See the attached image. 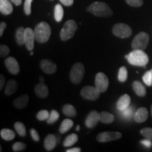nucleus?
I'll list each match as a JSON object with an SVG mask.
<instances>
[{
    "instance_id": "36",
    "label": "nucleus",
    "mask_w": 152,
    "mask_h": 152,
    "mask_svg": "<svg viewBox=\"0 0 152 152\" xmlns=\"http://www.w3.org/2000/svg\"><path fill=\"white\" fill-rule=\"evenodd\" d=\"M140 133L146 139H149V140L152 141V128H144L142 129L141 131H140Z\"/></svg>"
},
{
    "instance_id": "4",
    "label": "nucleus",
    "mask_w": 152,
    "mask_h": 152,
    "mask_svg": "<svg viewBox=\"0 0 152 152\" xmlns=\"http://www.w3.org/2000/svg\"><path fill=\"white\" fill-rule=\"evenodd\" d=\"M77 29V26L74 20H68L65 23L60 33L61 40L66 41L71 39Z\"/></svg>"
},
{
    "instance_id": "42",
    "label": "nucleus",
    "mask_w": 152,
    "mask_h": 152,
    "mask_svg": "<svg viewBox=\"0 0 152 152\" xmlns=\"http://www.w3.org/2000/svg\"><path fill=\"white\" fill-rule=\"evenodd\" d=\"M140 143L147 148H151L152 147L151 140H149V139H146V140H142V141H140Z\"/></svg>"
},
{
    "instance_id": "47",
    "label": "nucleus",
    "mask_w": 152,
    "mask_h": 152,
    "mask_svg": "<svg viewBox=\"0 0 152 152\" xmlns=\"http://www.w3.org/2000/svg\"><path fill=\"white\" fill-rule=\"evenodd\" d=\"M12 3H14L15 5L16 6H19L22 3V0H10Z\"/></svg>"
},
{
    "instance_id": "23",
    "label": "nucleus",
    "mask_w": 152,
    "mask_h": 152,
    "mask_svg": "<svg viewBox=\"0 0 152 152\" xmlns=\"http://www.w3.org/2000/svg\"><path fill=\"white\" fill-rule=\"evenodd\" d=\"M0 135L1 137L3 140H6V141H11V140H14L15 138V132L13 130H10V129H2L0 132Z\"/></svg>"
},
{
    "instance_id": "21",
    "label": "nucleus",
    "mask_w": 152,
    "mask_h": 152,
    "mask_svg": "<svg viewBox=\"0 0 152 152\" xmlns=\"http://www.w3.org/2000/svg\"><path fill=\"white\" fill-rule=\"evenodd\" d=\"M132 88L133 90L134 91V92L136 93V94L139 96H144L147 94V91H146L145 87H144V85H142V83L140 81H134L132 83Z\"/></svg>"
},
{
    "instance_id": "45",
    "label": "nucleus",
    "mask_w": 152,
    "mask_h": 152,
    "mask_svg": "<svg viewBox=\"0 0 152 152\" xmlns=\"http://www.w3.org/2000/svg\"><path fill=\"white\" fill-rule=\"evenodd\" d=\"M5 84V77L3 75H1V77H0V90L2 89L4 85Z\"/></svg>"
},
{
    "instance_id": "7",
    "label": "nucleus",
    "mask_w": 152,
    "mask_h": 152,
    "mask_svg": "<svg viewBox=\"0 0 152 152\" xmlns=\"http://www.w3.org/2000/svg\"><path fill=\"white\" fill-rule=\"evenodd\" d=\"M113 35L121 38L129 37L132 35V29L128 25L125 23H117L112 30Z\"/></svg>"
},
{
    "instance_id": "29",
    "label": "nucleus",
    "mask_w": 152,
    "mask_h": 152,
    "mask_svg": "<svg viewBox=\"0 0 152 152\" xmlns=\"http://www.w3.org/2000/svg\"><path fill=\"white\" fill-rule=\"evenodd\" d=\"M64 17V9L60 4H57L54 8V18L57 22H61Z\"/></svg>"
},
{
    "instance_id": "39",
    "label": "nucleus",
    "mask_w": 152,
    "mask_h": 152,
    "mask_svg": "<svg viewBox=\"0 0 152 152\" xmlns=\"http://www.w3.org/2000/svg\"><path fill=\"white\" fill-rule=\"evenodd\" d=\"M125 1L133 7H140L143 5V0H125Z\"/></svg>"
},
{
    "instance_id": "31",
    "label": "nucleus",
    "mask_w": 152,
    "mask_h": 152,
    "mask_svg": "<svg viewBox=\"0 0 152 152\" xmlns=\"http://www.w3.org/2000/svg\"><path fill=\"white\" fill-rule=\"evenodd\" d=\"M128 73L126 67L122 66V67L120 68L118 71V80L121 82V83H124L128 79Z\"/></svg>"
},
{
    "instance_id": "24",
    "label": "nucleus",
    "mask_w": 152,
    "mask_h": 152,
    "mask_svg": "<svg viewBox=\"0 0 152 152\" xmlns=\"http://www.w3.org/2000/svg\"><path fill=\"white\" fill-rule=\"evenodd\" d=\"M25 28L23 27L18 28L16 30V35H15V37H16V43L18 45H25Z\"/></svg>"
},
{
    "instance_id": "8",
    "label": "nucleus",
    "mask_w": 152,
    "mask_h": 152,
    "mask_svg": "<svg viewBox=\"0 0 152 152\" xmlns=\"http://www.w3.org/2000/svg\"><path fill=\"white\" fill-rule=\"evenodd\" d=\"M100 93V91L96 87L85 86L82 89L80 94L85 99L94 101L99 97Z\"/></svg>"
},
{
    "instance_id": "28",
    "label": "nucleus",
    "mask_w": 152,
    "mask_h": 152,
    "mask_svg": "<svg viewBox=\"0 0 152 152\" xmlns=\"http://www.w3.org/2000/svg\"><path fill=\"white\" fill-rule=\"evenodd\" d=\"M63 113L68 117H75L77 114V111L73 106L71 104H65L63 106Z\"/></svg>"
},
{
    "instance_id": "48",
    "label": "nucleus",
    "mask_w": 152,
    "mask_h": 152,
    "mask_svg": "<svg viewBox=\"0 0 152 152\" xmlns=\"http://www.w3.org/2000/svg\"><path fill=\"white\" fill-rule=\"evenodd\" d=\"M39 81L41 82V83H43V82L45 81V79H44V77H39Z\"/></svg>"
},
{
    "instance_id": "11",
    "label": "nucleus",
    "mask_w": 152,
    "mask_h": 152,
    "mask_svg": "<svg viewBox=\"0 0 152 152\" xmlns=\"http://www.w3.org/2000/svg\"><path fill=\"white\" fill-rule=\"evenodd\" d=\"M35 32L31 28H27L25 30V45L28 50L33 51L35 46Z\"/></svg>"
},
{
    "instance_id": "51",
    "label": "nucleus",
    "mask_w": 152,
    "mask_h": 152,
    "mask_svg": "<svg viewBox=\"0 0 152 152\" xmlns=\"http://www.w3.org/2000/svg\"><path fill=\"white\" fill-rule=\"evenodd\" d=\"M2 151V147H0V151Z\"/></svg>"
},
{
    "instance_id": "43",
    "label": "nucleus",
    "mask_w": 152,
    "mask_h": 152,
    "mask_svg": "<svg viewBox=\"0 0 152 152\" xmlns=\"http://www.w3.org/2000/svg\"><path fill=\"white\" fill-rule=\"evenodd\" d=\"M61 3L64 6H66V7H71V5H73L74 0H59Z\"/></svg>"
},
{
    "instance_id": "50",
    "label": "nucleus",
    "mask_w": 152,
    "mask_h": 152,
    "mask_svg": "<svg viewBox=\"0 0 152 152\" xmlns=\"http://www.w3.org/2000/svg\"><path fill=\"white\" fill-rule=\"evenodd\" d=\"M30 56H33V55L34 54V52H33V51H30Z\"/></svg>"
},
{
    "instance_id": "34",
    "label": "nucleus",
    "mask_w": 152,
    "mask_h": 152,
    "mask_svg": "<svg viewBox=\"0 0 152 152\" xmlns=\"http://www.w3.org/2000/svg\"><path fill=\"white\" fill-rule=\"evenodd\" d=\"M49 116V113L48 111H47V110H41V111L38 112L37 115H36L37 120H39V121H47V120L48 119Z\"/></svg>"
},
{
    "instance_id": "14",
    "label": "nucleus",
    "mask_w": 152,
    "mask_h": 152,
    "mask_svg": "<svg viewBox=\"0 0 152 152\" xmlns=\"http://www.w3.org/2000/svg\"><path fill=\"white\" fill-rule=\"evenodd\" d=\"M40 68L44 73L52 74L56 71L57 66L54 62L49 59H43L40 62Z\"/></svg>"
},
{
    "instance_id": "20",
    "label": "nucleus",
    "mask_w": 152,
    "mask_h": 152,
    "mask_svg": "<svg viewBox=\"0 0 152 152\" xmlns=\"http://www.w3.org/2000/svg\"><path fill=\"white\" fill-rule=\"evenodd\" d=\"M29 101V96L28 94H23L14 101V104L18 109H23L26 107Z\"/></svg>"
},
{
    "instance_id": "9",
    "label": "nucleus",
    "mask_w": 152,
    "mask_h": 152,
    "mask_svg": "<svg viewBox=\"0 0 152 152\" xmlns=\"http://www.w3.org/2000/svg\"><path fill=\"white\" fill-rule=\"evenodd\" d=\"M109 81L107 76L103 73H98L95 76V87L100 91L104 92L109 87Z\"/></svg>"
},
{
    "instance_id": "38",
    "label": "nucleus",
    "mask_w": 152,
    "mask_h": 152,
    "mask_svg": "<svg viewBox=\"0 0 152 152\" xmlns=\"http://www.w3.org/2000/svg\"><path fill=\"white\" fill-rule=\"evenodd\" d=\"M33 0H25L24 2V12L27 16L31 14V4Z\"/></svg>"
},
{
    "instance_id": "52",
    "label": "nucleus",
    "mask_w": 152,
    "mask_h": 152,
    "mask_svg": "<svg viewBox=\"0 0 152 152\" xmlns=\"http://www.w3.org/2000/svg\"><path fill=\"white\" fill-rule=\"evenodd\" d=\"M151 115H152V106H151Z\"/></svg>"
},
{
    "instance_id": "53",
    "label": "nucleus",
    "mask_w": 152,
    "mask_h": 152,
    "mask_svg": "<svg viewBox=\"0 0 152 152\" xmlns=\"http://www.w3.org/2000/svg\"><path fill=\"white\" fill-rule=\"evenodd\" d=\"M151 71V75H152V69H151V71Z\"/></svg>"
},
{
    "instance_id": "6",
    "label": "nucleus",
    "mask_w": 152,
    "mask_h": 152,
    "mask_svg": "<svg viewBox=\"0 0 152 152\" xmlns=\"http://www.w3.org/2000/svg\"><path fill=\"white\" fill-rule=\"evenodd\" d=\"M149 42V36L144 32L138 33L132 42L131 46L133 49L144 50L147 48Z\"/></svg>"
},
{
    "instance_id": "26",
    "label": "nucleus",
    "mask_w": 152,
    "mask_h": 152,
    "mask_svg": "<svg viewBox=\"0 0 152 152\" xmlns=\"http://www.w3.org/2000/svg\"><path fill=\"white\" fill-rule=\"evenodd\" d=\"M73 126V121L71 119H65L62 121L60 125L59 132L62 134L67 132Z\"/></svg>"
},
{
    "instance_id": "35",
    "label": "nucleus",
    "mask_w": 152,
    "mask_h": 152,
    "mask_svg": "<svg viewBox=\"0 0 152 152\" xmlns=\"http://www.w3.org/2000/svg\"><path fill=\"white\" fill-rule=\"evenodd\" d=\"M142 80H143L144 83H145L147 86H151L152 85V75L151 73V71H147L144 74L143 77H142Z\"/></svg>"
},
{
    "instance_id": "1",
    "label": "nucleus",
    "mask_w": 152,
    "mask_h": 152,
    "mask_svg": "<svg viewBox=\"0 0 152 152\" xmlns=\"http://www.w3.org/2000/svg\"><path fill=\"white\" fill-rule=\"evenodd\" d=\"M125 58L128 61L131 65L136 66H144L146 67V65L149 62V56L144 52V50L140 49H133L132 52L130 54L125 55Z\"/></svg>"
},
{
    "instance_id": "44",
    "label": "nucleus",
    "mask_w": 152,
    "mask_h": 152,
    "mask_svg": "<svg viewBox=\"0 0 152 152\" xmlns=\"http://www.w3.org/2000/svg\"><path fill=\"white\" fill-rule=\"evenodd\" d=\"M7 27V23L5 22H1L0 24V36H2L4 31L5 28Z\"/></svg>"
},
{
    "instance_id": "41",
    "label": "nucleus",
    "mask_w": 152,
    "mask_h": 152,
    "mask_svg": "<svg viewBox=\"0 0 152 152\" xmlns=\"http://www.w3.org/2000/svg\"><path fill=\"white\" fill-rule=\"evenodd\" d=\"M30 135H31L32 138L34 141L35 142H39V136L38 134L37 131L35 130V129H31L30 130Z\"/></svg>"
},
{
    "instance_id": "25",
    "label": "nucleus",
    "mask_w": 152,
    "mask_h": 152,
    "mask_svg": "<svg viewBox=\"0 0 152 152\" xmlns=\"http://www.w3.org/2000/svg\"><path fill=\"white\" fill-rule=\"evenodd\" d=\"M77 140H78V136L75 133H73V134H69V135L66 137L65 140H64V143H63V145L65 147H71L77 142Z\"/></svg>"
},
{
    "instance_id": "12",
    "label": "nucleus",
    "mask_w": 152,
    "mask_h": 152,
    "mask_svg": "<svg viewBox=\"0 0 152 152\" xmlns=\"http://www.w3.org/2000/svg\"><path fill=\"white\" fill-rule=\"evenodd\" d=\"M6 68H7L8 71L11 74L16 75L20 71L19 64L16 59L14 57H9L4 61Z\"/></svg>"
},
{
    "instance_id": "17",
    "label": "nucleus",
    "mask_w": 152,
    "mask_h": 152,
    "mask_svg": "<svg viewBox=\"0 0 152 152\" xmlns=\"http://www.w3.org/2000/svg\"><path fill=\"white\" fill-rule=\"evenodd\" d=\"M148 115H149V113H148L147 109H146V108H140V109L134 113V120L137 123H143L144 121H147V119L148 118Z\"/></svg>"
},
{
    "instance_id": "40",
    "label": "nucleus",
    "mask_w": 152,
    "mask_h": 152,
    "mask_svg": "<svg viewBox=\"0 0 152 152\" xmlns=\"http://www.w3.org/2000/svg\"><path fill=\"white\" fill-rule=\"evenodd\" d=\"M10 52V49L7 45H0V56L1 58L7 56Z\"/></svg>"
},
{
    "instance_id": "3",
    "label": "nucleus",
    "mask_w": 152,
    "mask_h": 152,
    "mask_svg": "<svg viewBox=\"0 0 152 152\" xmlns=\"http://www.w3.org/2000/svg\"><path fill=\"white\" fill-rule=\"evenodd\" d=\"M34 32L36 41L39 43H45L50 38L52 30L47 23L41 22L35 26Z\"/></svg>"
},
{
    "instance_id": "10",
    "label": "nucleus",
    "mask_w": 152,
    "mask_h": 152,
    "mask_svg": "<svg viewBox=\"0 0 152 152\" xmlns=\"http://www.w3.org/2000/svg\"><path fill=\"white\" fill-rule=\"evenodd\" d=\"M122 134L119 132H103L96 136V140L99 142H108L119 140Z\"/></svg>"
},
{
    "instance_id": "16",
    "label": "nucleus",
    "mask_w": 152,
    "mask_h": 152,
    "mask_svg": "<svg viewBox=\"0 0 152 152\" xmlns=\"http://www.w3.org/2000/svg\"><path fill=\"white\" fill-rule=\"evenodd\" d=\"M35 92L39 98L45 99L49 95L48 87L44 83H39L35 87Z\"/></svg>"
},
{
    "instance_id": "27",
    "label": "nucleus",
    "mask_w": 152,
    "mask_h": 152,
    "mask_svg": "<svg viewBox=\"0 0 152 152\" xmlns=\"http://www.w3.org/2000/svg\"><path fill=\"white\" fill-rule=\"evenodd\" d=\"M100 122L106 123V124H109V123H111L114 121V115L113 114L108 113L106 111H102L100 113Z\"/></svg>"
},
{
    "instance_id": "5",
    "label": "nucleus",
    "mask_w": 152,
    "mask_h": 152,
    "mask_svg": "<svg viewBox=\"0 0 152 152\" xmlns=\"http://www.w3.org/2000/svg\"><path fill=\"white\" fill-rule=\"evenodd\" d=\"M85 75L84 65L81 63L74 64L70 72V79L74 84H79L83 80Z\"/></svg>"
},
{
    "instance_id": "49",
    "label": "nucleus",
    "mask_w": 152,
    "mask_h": 152,
    "mask_svg": "<svg viewBox=\"0 0 152 152\" xmlns=\"http://www.w3.org/2000/svg\"><path fill=\"white\" fill-rule=\"evenodd\" d=\"M76 130H77V131L80 130V125H77V126L76 127Z\"/></svg>"
},
{
    "instance_id": "37",
    "label": "nucleus",
    "mask_w": 152,
    "mask_h": 152,
    "mask_svg": "<svg viewBox=\"0 0 152 152\" xmlns=\"http://www.w3.org/2000/svg\"><path fill=\"white\" fill-rule=\"evenodd\" d=\"M13 151L15 152L22 151L26 149V145L23 142H16L12 147Z\"/></svg>"
},
{
    "instance_id": "33",
    "label": "nucleus",
    "mask_w": 152,
    "mask_h": 152,
    "mask_svg": "<svg viewBox=\"0 0 152 152\" xmlns=\"http://www.w3.org/2000/svg\"><path fill=\"white\" fill-rule=\"evenodd\" d=\"M121 114H122V116L126 119H130L133 118H134V109L131 106H129L128 108L123 110V111H121Z\"/></svg>"
},
{
    "instance_id": "18",
    "label": "nucleus",
    "mask_w": 152,
    "mask_h": 152,
    "mask_svg": "<svg viewBox=\"0 0 152 152\" xmlns=\"http://www.w3.org/2000/svg\"><path fill=\"white\" fill-rule=\"evenodd\" d=\"M56 138L55 135L52 134H49L45 139L44 141V146L47 151H51L56 147Z\"/></svg>"
},
{
    "instance_id": "46",
    "label": "nucleus",
    "mask_w": 152,
    "mask_h": 152,
    "mask_svg": "<svg viewBox=\"0 0 152 152\" xmlns=\"http://www.w3.org/2000/svg\"><path fill=\"white\" fill-rule=\"evenodd\" d=\"M81 149L80 148H72L71 149L66 150V152H80Z\"/></svg>"
},
{
    "instance_id": "22",
    "label": "nucleus",
    "mask_w": 152,
    "mask_h": 152,
    "mask_svg": "<svg viewBox=\"0 0 152 152\" xmlns=\"http://www.w3.org/2000/svg\"><path fill=\"white\" fill-rule=\"evenodd\" d=\"M18 89V83L14 80H10L6 85L4 93L6 95H11L14 94Z\"/></svg>"
},
{
    "instance_id": "19",
    "label": "nucleus",
    "mask_w": 152,
    "mask_h": 152,
    "mask_svg": "<svg viewBox=\"0 0 152 152\" xmlns=\"http://www.w3.org/2000/svg\"><path fill=\"white\" fill-rule=\"evenodd\" d=\"M13 11V6L9 0H0V12L4 15H9Z\"/></svg>"
},
{
    "instance_id": "2",
    "label": "nucleus",
    "mask_w": 152,
    "mask_h": 152,
    "mask_svg": "<svg viewBox=\"0 0 152 152\" xmlns=\"http://www.w3.org/2000/svg\"><path fill=\"white\" fill-rule=\"evenodd\" d=\"M87 11L98 17H110L113 15V11L109 6L102 1H95L87 7Z\"/></svg>"
},
{
    "instance_id": "30",
    "label": "nucleus",
    "mask_w": 152,
    "mask_h": 152,
    "mask_svg": "<svg viewBox=\"0 0 152 152\" xmlns=\"http://www.w3.org/2000/svg\"><path fill=\"white\" fill-rule=\"evenodd\" d=\"M14 128L19 135L21 137L26 136V129L23 123L21 122H16L14 123Z\"/></svg>"
},
{
    "instance_id": "15",
    "label": "nucleus",
    "mask_w": 152,
    "mask_h": 152,
    "mask_svg": "<svg viewBox=\"0 0 152 152\" xmlns=\"http://www.w3.org/2000/svg\"><path fill=\"white\" fill-rule=\"evenodd\" d=\"M131 99L128 94H123L118 99L116 102V108L120 111L128 108L130 104Z\"/></svg>"
},
{
    "instance_id": "13",
    "label": "nucleus",
    "mask_w": 152,
    "mask_h": 152,
    "mask_svg": "<svg viewBox=\"0 0 152 152\" xmlns=\"http://www.w3.org/2000/svg\"><path fill=\"white\" fill-rule=\"evenodd\" d=\"M100 121V114L96 111H91L85 120V125L89 128H93Z\"/></svg>"
},
{
    "instance_id": "32",
    "label": "nucleus",
    "mask_w": 152,
    "mask_h": 152,
    "mask_svg": "<svg viewBox=\"0 0 152 152\" xmlns=\"http://www.w3.org/2000/svg\"><path fill=\"white\" fill-rule=\"evenodd\" d=\"M59 113L56 110H52L50 113H49V116L48 119L47 120V122L48 124H53V123H56L59 118Z\"/></svg>"
}]
</instances>
